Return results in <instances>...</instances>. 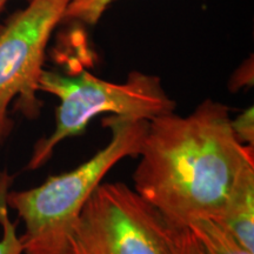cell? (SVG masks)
I'll use <instances>...</instances> for the list:
<instances>
[{"mask_svg": "<svg viewBox=\"0 0 254 254\" xmlns=\"http://www.w3.org/2000/svg\"><path fill=\"white\" fill-rule=\"evenodd\" d=\"M177 254H205L189 227H180L178 230Z\"/></svg>", "mask_w": 254, "mask_h": 254, "instance_id": "11", "label": "cell"}, {"mask_svg": "<svg viewBox=\"0 0 254 254\" xmlns=\"http://www.w3.org/2000/svg\"><path fill=\"white\" fill-rule=\"evenodd\" d=\"M232 128L241 144L253 146L254 144V113L251 106L236 119H232Z\"/></svg>", "mask_w": 254, "mask_h": 254, "instance_id": "10", "label": "cell"}, {"mask_svg": "<svg viewBox=\"0 0 254 254\" xmlns=\"http://www.w3.org/2000/svg\"><path fill=\"white\" fill-rule=\"evenodd\" d=\"M214 221L254 253V164L247 166L238 178Z\"/></svg>", "mask_w": 254, "mask_h": 254, "instance_id": "6", "label": "cell"}, {"mask_svg": "<svg viewBox=\"0 0 254 254\" xmlns=\"http://www.w3.org/2000/svg\"><path fill=\"white\" fill-rule=\"evenodd\" d=\"M187 227L198 240L205 254H254L212 219L195 220Z\"/></svg>", "mask_w": 254, "mask_h": 254, "instance_id": "7", "label": "cell"}, {"mask_svg": "<svg viewBox=\"0 0 254 254\" xmlns=\"http://www.w3.org/2000/svg\"><path fill=\"white\" fill-rule=\"evenodd\" d=\"M133 174V190L174 227L217 219L238 178L254 164L241 144L230 109L212 99L189 116L176 112L148 122Z\"/></svg>", "mask_w": 254, "mask_h": 254, "instance_id": "1", "label": "cell"}, {"mask_svg": "<svg viewBox=\"0 0 254 254\" xmlns=\"http://www.w3.org/2000/svg\"><path fill=\"white\" fill-rule=\"evenodd\" d=\"M113 0H69L63 21L95 25Z\"/></svg>", "mask_w": 254, "mask_h": 254, "instance_id": "9", "label": "cell"}, {"mask_svg": "<svg viewBox=\"0 0 254 254\" xmlns=\"http://www.w3.org/2000/svg\"><path fill=\"white\" fill-rule=\"evenodd\" d=\"M12 178L6 172L0 173V226L2 236L0 239V254H24V247L18 236L17 224L11 220L6 202Z\"/></svg>", "mask_w": 254, "mask_h": 254, "instance_id": "8", "label": "cell"}, {"mask_svg": "<svg viewBox=\"0 0 254 254\" xmlns=\"http://www.w3.org/2000/svg\"><path fill=\"white\" fill-rule=\"evenodd\" d=\"M69 0H32L0 31V147L11 136L14 123L9 106L27 118L39 116L38 85L46 49L62 23Z\"/></svg>", "mask_w": 254, "mask_h": 254, "instance_id": "5", "label": "cell"}, {"mask_svg": "<svg viewBox=\"0 0 254 254\" xmlns=\"http://www.w3.org/2000/svg\"><path fill=\"white\" fill-rule=\"evenodd\" d=\"M103 125L111 139L90 160L33 189L7 192L8 208L24 222V254H67L73 228L94 190L123 159L139 155L148 122L110 114Z\"/></svg>", "mask_w": 254, "mask_h": 254, "instance_id": "2", "label": "cell"}, {"mask_svg": "<svg viewBox=\"0 0 254 254\" xmlns=\"http://www.w3.org/2000/svg\"><path fill=\"white\" fill-rule=\"evenodd\" d=\"M39 92L59 99L56 127L50 135L36 142L25 170L44 166L60 142L84 132L99 114H114L129 119L151 122L176 112L177 103L161 84L158 75L132 71L124 82L117 84L81 71L77 75L44 69L38 85Z\"/></svg>", "mask_w": 254, "mask_h": 254, "instance_id": "3", "label": "cell"}, {"mask_svg": "<svg viewBox=\"0 0 254 254\" xmlns=\"http://www.w3.org/2000/svg\"><path fill=\"white\" fill-rule=\"evenodd\" d=\"M8 1H9V0H0V13H1V12L4 11L5 6L7 5ZM25 1H27V4H28V2H31L32 0H25Z\"/></svg>", "mask_w": 254, "mask_h": 254, "instance_id": "12", "label": "cell"}, {"mask_svg": "<svg viewBox=\"0 0 254 254\" xmlns=\"http://www.w3.org/2000/svg\"><path fill=\"white\" fill-rule=\"evenodd\" d=\"M179 228L124 183H101L79 215L67 254H177Z\"/></svg>", "mask_w": 254, "mask_h": 254, "instance_id": "4", "label": "cell"}]
</instances>
